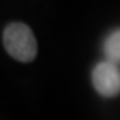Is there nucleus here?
<instances>
[{
	"instance_id": "f257e3e1",
	"label": "nucleus",
	"mask_w": 120,
	"mask_h": 120,
	"mask_svg": "<svg viewBox=\"0 0 120 120\" xmlns=\"http://www.w3.org/2000/svg\"><path fill=\"white\" fill-rule=\"evenodd\" d=\"M3 43L7 52L17 61L30 63L36 57V39L32 30L24 23H11L5 27Z\"/></svg>"
},
{
	"instance_id": "f03ea898",
	"label": "nucleus",
	"mask_w": 120,
	"mask_h": 120,
	"mask_svg": "<svg viewBox=\"0 0 120 120\" xmlns=\"http://www.w3.org/2000/svg\"><path fill=\"white\" fill-rule=\"evenodd\" d=\"M92 84L104 98H113L120 94V68L113 61H101L92 71Z\"/></svg>"
},
{
	"instance_id": "7ed1b4c3",
	"label": "nucleus",
	"mask_w": 120,
	"mask_h": 120,
	"mask_svg": "<svg viewBox=\"0 0 120 120\" xmlns=\"http://www.w3.org/2000/svg\"><path fill=\"white\" fill-rule=\"evenodd\" d=\"M104 53L109 61L120 64V30L113 31L104 41Z\"/></svg>"
}]
</instances>
